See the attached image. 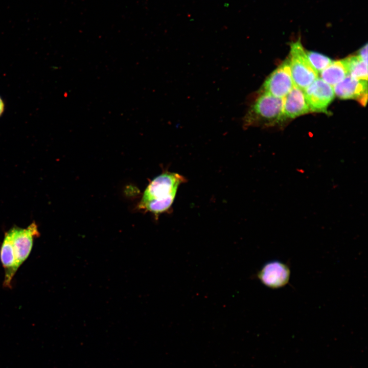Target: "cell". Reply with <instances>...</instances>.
Instances as JSON below:
<instances>
[{
	"label": "cell",
	"instance_id": "obj_11",
	"mask_svg": "<svg viewBox=\"0 0 368 368\" xmlns=\"http://www.w3.org/2000/svg\"><path fill=\"white\" fill-rule=\"evenodd\" d=\"M348 75L343 59L332 61L320 72L321 79L332 87L341 81Z\"/></svg>",
	"mask_w": 368,
	"mask_h": 368
},
{
	"label": "cell",
	"instance_id": "obj_12",
	"mask_svg": "<svg viewBox=\"0 0 368 368\" xmlns=\"http://www.w3.org/2000/svg\"><path fill=\"white\" fill-rule=\"evenodd\" d=\"M343 61L349 75L356 79L367 81V64L364 62L358 55L348 57L343 59Z\"/></svg>",
	"mask_w": 368,
	"mask_h": 368
},
{
	"label": "cell",
	"instance_id": "obj_4",
	"mask_svg": "<svg viewBox=\"0 0 368 368\" xmlns=\"http://www.w3.org/2000/svg\"><path fill=\"white\" fill-rule=\"evenodd\" d=\"M294 85L288 59H286L267 78L261 93H267L275 97L283 98Z\"/></svg>",
	"mask_w": 368,
	"mask_h": 368
},
{
	"label": "cell",
	"instance_id": "obj_9",
	"mask_svg": "<svg viewBox=\"0 0 368 368\" xmlns=\"http://www.w3.org/2000/svg\"><path fill=\"white\" fill-rule=\"evenodd\" d=\"M283 117L285 121L294 119L311 112L305 99L304 90L294 85L283 98Z\"/></svg>",
	"mask_w": 368,
	"mask_h": 368
},
{
	"label": "cell",
	"instance_id": "obj_10",
	"mask_svg": "<svg viewBox=\"0 0 368 368\" xmlns=\"http://www.w3.org/2000/svg\"><path fill=\"white\" fill-rule=\"evenodd\" d=\"M0 257L5 272L4 286L11 288L12 280L18 267L12 251L11 239L8 232L5 235L0 249Z\"/></svg>",
	"mask_w": 368,
	"mask_h": 368
},
{
	"label": "cell",
	"instance_id": "obj_1",
	"mask_svg": "<svg viewBox=\"0 0 368 368\" xmlns=\"http://www.w3.org/2000/svg\"><path fill=\"white\" fill-rule=\"evenodd\" d=\"M186 180L180 174L165 172L153 178L144 191L138 209L158 217L168 212L174 201L178 189Z\"/></svg>",
	"mask_w": 368,
	"mask_h": 368
},
{
	"label": "cell",
	"instance_id": "obj_7",
	"mask_svg": "<svg viewBox=\"0 0 368 368\" xmlns=\"http://www.w3.org/2000/svg\"><path fill=\"white\" fill-rule=\"evenodd\" d=\"M290 270L285 263L279 261L266 263L258 272V277L266 286L277 289L285 286L289 282Z\"/></svg>",
	"mask_w": 368,
	"mask_h": 368
},
{
	"label": "cell",
	"instance_id": "obj_2",
	"mask_svg": "<svg viewBox=\"0 0 368 368\" xmlns=\"http://www.w3.org/2000/svg\"><path fill=\"white\" fill-rule=\"evenodd\" d=\"M283 98L261 93L243 118L244 127H269L283 123Z\"/></svg>",
	"mask_w": 368,
	"mask_h": 368
},
{
	"label": "cell",
	"instance_id": "obj_8",
	"mask_svg": "<svg viewBox=\"0 0 368 368\" xmlns=\"http://www.w3.org/2000/svg\"><path fill=\"white\" fill-rule=\"evenodd\" d=\"M335 95L341 99H355L362 106L367 100V82L366 80L355 79L347 75L334 86Z\"/></svg>",
	"mask_w": 368,
	"mask_h": 368
},
{
	"label": "cell",
	"instance_id": "obj_3",
	"mask_svg": "<svg viewBox=\"0 0 368 368\" xmlns=\"http://www.w3.org/2000/svg\"><path fill=\"white\" fill-rule=\"evenodd\" d=\"M290 46L288 60L292 78L294 85L304 90L318 78V73L310 63L300 37Z\"/></svg>",
	"mask_w": 368,
	"mask_h": 368
},
{
	"label": "cell",
	"instance_id": "obj_15",
	"mask_svg": "<svg viewBox=\"0 0 368 368\" xmlns=\"http://www.w3.org/2000/svg\"><path fill=\"white\" fill-rule=\"evenodd\" d=\"M5 110V103L2 98L0 97V117Z\"/></svg>",
	"mask_w": 368,
	"mask_h": 368
},
{
	"label": "cell",
	"instance_id": "obj_6",
	"mask_svg": "<svg viewBox=\"0 0 368 368\" xmlns=\"http://www.w3.org/2000/svg\"><path fill=\"white\" fill-rule=\"evenodd\" d=\"M304 93L311 112L328 114L327 108L335 97L332 86L317 78L304 90Z\"/></svg>",
	"mask_w": 368,
	"mask_h": 368
},
{
	"label": "cell",
	"instance_id": "obj_14",
	"mask_svg": "<svg viewBox=\"0 0 368 368\" xmlns=\"http://www.w3.org/2000/svg\"><path fill=\"white\" fill-rule=\"evenodd\" d=\"M358 56L362 59V60L367 64V43H365L363 45L359 50Z\"/></svg>",
	"mask_w": 368,
	"mask_h": 368
},
{
	"label": "cell",
	"instance_id": "obj_13",
	"mask_svg": "<svg viewBox=\"0 0 368 368\" xmlns=\"http://www.w3.org/2000/svg\"><path fill=\"white\" fill-rule=\"evenodd\" d=\"M306 54L310 63L318 73L323 71L332 62L328 56L316 52L306 50Z\"/></svg>",
	"mask_w": 368,
	"mask_h": 368
},
{
	"label": "cell",
	"instance_id": "obj_5",
	"mask_svg": "<svg viewBox=\"0 0 368 368\" xmlns=\"http://www.w3.org/2000/svg\"><path fill=\"white\" fill-rule=\"evenodd\" d=\"M8 232L11 239L12 251L19 267L30 255L34 237L39 236L40 234L35 222L27 228L14 227Z\"/></svg>",
	"mask_w": 368,
	"mask_h": 368
}]
</instances>
